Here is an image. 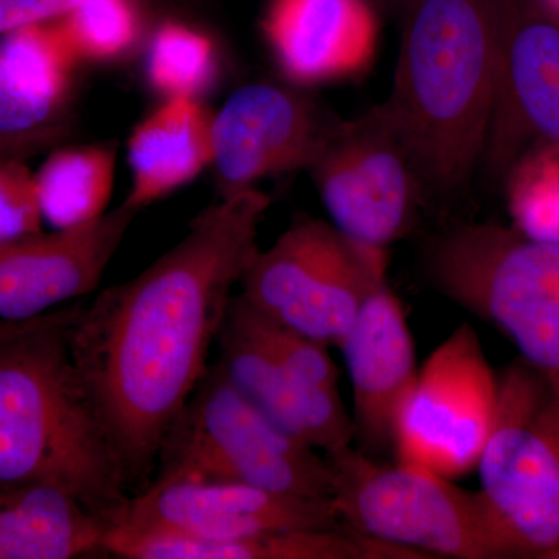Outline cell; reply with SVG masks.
<instances>
[{"label": "cell", "instance_id": "cell-18", "mask_svg": "<svg viewBox=\"0 0 559 559\" xmlns=\"http://www.w3.org/2000/svg\"><path fill=\"white\" fill-rule=\"evenodd\" d=\"M212 117L201 100L168 98L139 121L128 139L124 201L142 212L212 167Z\"/></svg>", "mask_w": 559, "mask_h": 559}, {"label": "cell", "instance_id": "cell-4", "mask_svg": "<svg viewBox=\"0 0 559 559\" xmlns=\"http://www.w3.org/2000/svg\"><path fill=\"white\" fill-rule=\"evenodd\" d=\"M425 271L447 299L506 334L559 399V242L457 224L428 242Z\"/></svg>", "mask_w": 559, "mask_h": 559}, {"label": "cell", "instance_id": "cell-8", "mask_svg": "<svg viewBox=\"0 0 559 559\" xmlns=\"http://www.w3.org/2000/svg\"><path fill=\"white\" fill-rule=\"evenodd\" d=\"M388 250L348 238L326 221L297 219L259 250L240 282L252 310L337 347L360 308L388 283Z\"/></svg>", "mask_w": 559, "mask_h": 559}, {"label": "cell", "instance_id": "cell-14", "mask_svg": "<svg viewBox=\"0 0 559 559\" xmlns=\"http://www.w3.org/2000/svg\"><path fill=\"white\" fill-rule=\"evenodd\" d=\"M139 213L123 201L83 226L0 245V319L43 318L94 293Z\"/></svg>", "mask_w": 559, "mask_h": 559}, {"label": "cell", "instance_id": "cell-17", "mask_svg": "<svg viewBox=\"0 0 559 559\" xmlns=\"http://www.w3.org/2000/svg\"><path fill=\"white\" fill-rule=\"evenodd\" d=\"M216 344L221 369L275 425L325 455L352 447L355 426L340 390L316 388L283 366L250 333L234 299Z\"/></svg>", "mask_w": 559, "mask_h": 559}, {"label": "cell", "instance_id": "cell-9", "mask_svg": "<svg viewBox=\"0 0 559 559\" xmlns=\"http://www.w3.org/2000/svg\"><path fill=\"white\" fill-rule=\"evenodd\" d=\"M498 401V374L469 323L430 353L401 401L395 462L457 479L477 468Z\"/></svg>", "mask_w": 559, "mask_h": 559}, {"label": "cell", "instance_id": "cell-26", "mask_svg": "<svg viewBox=\"0 0 559 559\" xmlns=\"http://www.w3.org/2000/svg\"><path fill=\"white\" fill-rule=\"evenodd\" d=\"M35 173L25 159L0 157V245L43 231Z\"/></svg>", "mask_w": 559, "mask_h": 559}, {"label": "cell", "instance_id": "cell-6", "mask_svg": "<svg viewBox=\"0 0 559 559\" xmlns=\"http://www.w3.org/2000/svg\"><path fill=\"white\" fill-rule=\"evenodd\" d=\"M326 457L337 514L360 535L426 558L518 559L480 491L432 471L378 462L352 447Z\"/></svg>", "mask_w": 559, "mask_h": 559}, {"label": "cell", "instance_id": "cell-15", "mask_svg": "<svg viewBox=\"0 0 559 559\" xmlns=\"http://www.w3.org/2000/svg\"><path fill=\"white\" fill-rule=\"evenodd\" d=\"M261 35L293 86L308 90L359 79L380 44L373 0H270Z\"/></svg>", "mask_w": 559, "mask_h": 559}, {"label": "cell", "instance_id": "cell-1", "mask_svg": "<svg viewBox=\"0 0 559 559\" xmlns=\"http://www.w3.org/2000/svg\"><path fill=\"white\" fill-rule=\"evenodd\" d=\"M270 205L257 189L221 198L194 216L178 245L81 305L69 325L73 366L131 488L156 469L168 430L207 374Z\"/></svg>", "mask_w": 559, "mask_h": 559}, {"label": "cell", "instance_id": "cell-29", "mask_svg": "<svg viewBox=\"0 0 559 559\" xmlns=\"http://www.w3.org/2000/svg\"><path fill=\"white\" fill-rule=\"evenodd\" d=\"M55 312H57V310L43 316V318L22 320V322L0 319V344L14 340V337L21 336V334L27 333V331L38 329L39 325H43L47 320L53 318Z\"/></svg>", "mask_w": 559, "mask_h": 559}, {"label": "cell", "instance_id": "cell-5", "mask_svg": "<svg viewBox=\"0 0 559 559\" xmlns=\"http://www.w3.org/2000/svg\"><path fill=\"white\" fill-rule=\"evenodd\" d=\"M153 481H230L301 498L333 499L325 454L290 436L210 366L175 419Z\"/></svg>", "mask_w": 559, "mask_h": 559}, {"label": "cell", "instance_id": "cell-25", "mask_svg": "<svg viewBox=\"0 0 559 559\" xmlns=\"http://www.w3.org/2000/svg\"><path fill=\"white\" fill-rule=\"evenodd\" d=\"M58 22L79 61L121 60L142 38L138 0H79Z\"/></svg>", "mask_w": 559, "mask_h": 559}, {"label": "cell", "instance_id": "cell-30", "mask_svg": "<svg viewBox=\"0 0 559 559\" xmlns=\"http://www.w3.org/2000/svg\"><path fill=\"white\" fill-rule=\"evenodd\" d=\"M538 5L559 21V0H538Z\"/></svg>", "mask_w": 559, "mask_h": 559}, {"label": "cell", "instance_id": "cell-24", "mask_svg": "<svg viewBox=\"0 0 559 559\" xmlns=\"http://www.w3.org/2000/svg\"><path fill=\"white\" fill-rule=\"evenodd\" d=\"M218 66V50L213 39L186 22H162L151 36L146 79L164 100H200L216 80Z\"/></svg>", "mask_w": 559, "mask_h": 559}, {"label": "cell", "instance_id": "cell-16", "mask_svg": "<svg viewBox=\"0 0 559 559\" xmlns=\"http://www.w3.org/2000/svg\"><path fill=\"white\" fill-rule=\"evenodd\" d=\"M337 348L352 381L355 440L374 459L392 451L396 412L418 373L406 312L389 283L366 300Z\"/></svg>", "mask_w": 559, "mask_h": 559}, {"label": "cell", "instance_id": "cell-27", "mask_svg": "<svg viewBox=\"0 0 559 559\" xmlns=\"http://www.w3.org/2000/svg\"><path fill=\"white\" fill-rule=\"evenodd\" d=\"M79 0H0V36L38 24L58 20Z\"/></svg>", "mask_w": 559, "mask_h": 559}, {"label": "cell", "instance_id": "cell-20", "mask_svg": "<svg viewBox=\"0 0 559 559\" xmlns=\"http://www.w3.org/2000/svg\"><path fill=\"white\" fill-rule=\"evenodd\" d=\"M106 554L124 559H355L359 546L342 528L288 530L250 538L204 540L109 527Z\"/></svg>", "mask_w": 559, "mask_h": 559}, {"label": "cell", "instance_id": "cell-19", "mask_svg": "<svg viewBox=\"0 0 559 559\" xmlns=\"http://www.w3.org/2000/svg\"><path fill=\"white\" fill-rule=\"evenodd\" d=\"M108 528L60 489L0 485V559L102 557Z\"/></svg>", "mask_w": 559, "mask_h": 559}, {"label": "cell", "instance_id": "cell-13", "mask_svg": "<svg viewBox=\"0 0 559 559\" xmlns=\"http://www.w3.org/2000/svg\"><path fill=\"white\" fill-rule=\"evenodd\" d=\"M536 142H559V21L503 0L498 86L481 167L502 178Z\"/></svg>", "mask_w": 559, "mask_h": 559}, {"label": "cell", "instance_id": "cell-3", "mask_svg": "<svg viewBox=\"0 0 559 559\" xmlns=\"http://www.w3.org/2000/svg\"><path fill=\"white\" fill-rule=\"evenodd\" d=\"M81 305L0 344V485L60 489L110 527L131 484L70 356Z\"/></svg>", "mask_w": 559, "mask_h": 559}, {"label": "cell", "instance_id": "cell-21", "mask_svg": "<svg viewBox=\"0 0 559 559\" xmlns=\"http://www.w3.org/2000/svg\"><path fill=\"white\" fill-rule=\"evenodd\" d=\"M79 62L58 20L0 36V90L21 130L57 123Z\"/></svg>", "mask_w": 559, "mask_h": 559}, {"label": "cell", "instance_id": "cell-23", "mask_svg": "<svg viewBox=\"0 0 559 559\" xmlns=\"http://www.w3.org/2000/svg\"><path fill=\"white\" fill-rule=\"evenodd\" d=\"M511 227L530 240L559 242V142H536L503 173Z\"/></svg>", "mask_w": 559, "mask_h": 559}, {"label": "cell", "instance_id": "cell-22", "mask_svg": "<svg viewBox=\"0 0 559 559\" xmlns=\"http://www.w3.org/2000/svg\"><path fill=\"white\" fill-rule=\"evenodd\" d=\"M117 153L116 142L50 150L35 179L43 219L53 230L83 226L108 212Z\"/></svg>", "mask_w": 559, "mask_h": 559}, {"label": "cell", "instance_id": "cell-2", "mask_svg": "<svg viewBox=\"0 0 559 559\" xmlns=\"http://www.w3.org/2000/svg\"><path fill=\"white\" fill-rule=\"evenodd\" d=\"M393 86L381 108L403 140L426 200L468 186L498 86L503 0H411Z\"/></svg>", "mask_w": 559, "mask_h": 559}, {"label": "cell", "instance_id": "cell-10", "mask_svg": "<svg viewBox=\"0 0 559 559\" xmlns=\"http://www.w3.org/2000/svg\"><path fill=\"white\" fill-rule=\"evenodd\" d=\"M308 173L330 223L371 248L388 250L406 238L428 202L381 105L342 119Z\"/></svg>", "mask_w": 559, "mask_h": 559}, {"label": "cell", "instance_id": "cell-28", "mask_svg": "<svg viewBox=\"0 0 559 559\" xmlns=\"http://www.w3.org/2000/svg\"><path fill=\"white\" fill-rule=\"evenodd\" d=\"M68 134L69 127L61 121L33 130L0 131V157L28 159L38 153H49L61 145Z\"/></svg>", "mask_w": 559, "mask_h": 559}, {"label": "cell", "instance_id": "cell-7", "mask_svg": "<svg viewBox=\"0 0 559 559\" xmlns=\"http://www.w3.org/2000/svg\"><path fill=\"white\" fill-rule=\"evenodd\" d=\"M480 495L518 559H559V399L518 358L498 374Z\"/></svg>", "mask_w": 559, "mask_h": 559}, {"label": "cell", "instance_id": "cell-31", "mask_svg": "<svg viewBox=\"0 0 559 559\" xmlns=\"http://www.w3.org/2000/svg\"><path fill=\"white\" fill-rule=\"evenodd\" d=\"M392 2L406 3V7L409 5L411 0H392Z\"/></svg>", "mask_w": 559, "mask_h": 559}, {"label": "cell", "instance_id": "cell-12", "mask_svg": "<svg viewBox=\"0 0 559 559\" xmlns=\"http://www.w3.org/2000/svg\"><path fill=\"white\" fill-rule=\"evenodd\" d=\"M110 527L229 540L288 530L347 527L333 499L280 495L230 481H151Z\"/></svg>", "mask_w": 559, "mask_h": 559}, {"label": "cell", "instance_id": "cell-11", "mask_svg": "<svg viewBox=\"0 0 559 559\" xmlns=\"http://www.w3.org/2000/svg\"><path fill=\"white\" fill-rule=\"evenodd\" d=\"M341 117L288 83L235 91L212 117V170L221 198L257 189L260 180L318 159Z\"/></svg>", "mask_w": 559, "mask_h": 559}]
</instances>
